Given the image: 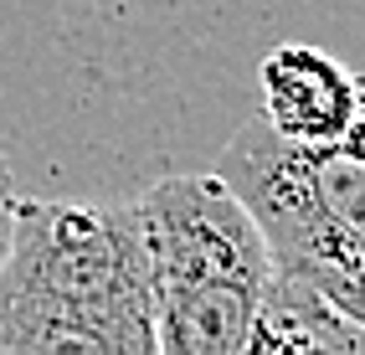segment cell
Returning <instances> with one entry per match:
<instances>
[{
  "label": "cell",
  "mask_w": 365,
  "mask_h": 355,
  "mask_svg": "<svg viewBox=\"0 0 365 355\" xmlns=\"http://www.w3.org/2000/svg\"><path fill=\"white\" fill-rule=\"evenodd\" d=\"M11 206H16V180H11L6 155H0V252H6V237H11Z\"/></svg>",
  "instance_id": "cell-6"
},
{
  "label": "cell",
  "mask_w": 365,
  "mask_h": 355,
  "mask_svg": "<svg viewBox=\"0 0 365 355\" xmlns=\"http://www.w3.org/2000/svg\"><path fill=\"white\" fill-rule=\"evenodd\" d=\"M334 350H365V324L345 319L314 289L278 273L257 319L252 355H334Z\"/></svg>",
  "instance_id": "cell-5"
},
{
  "label": "cell",
  "mask_w": 365,
  "mask_h": 355,
  "mask_svg": "<svg viewBox=\"0 0 365 355\" xmlns=\"http://www.w3.org/2000/svg\"><path fill=\"white\" fill-rule=\"evenodd\" d=\"M150 252L155 350L160 355H252L273 289V257L232 185L206 175H165L134 196Z\"/></svg>",
  "instance_id": "cell-2"
},
{
  "label": "cell",
  "mask_w": 365,
  "mask_h": 355,
  "mask_svg": "<svg viewBox=\"0 0 365 355\" xmlns=\"http://www.w3.org/2000/svg\"><path fill=\"white\" fill-rule=\"evenodd\" d=\"M216 175L247 201L273 268L365 324V150L294 145L257 113L222 145Z\"/></svg>",
  "instance_id": "cell-3"
},
{
  "label": "cell",
  "mask_w": 365,
  "mask_h": 355,
  "mask_svg": "<svg viewBox=\"0 0 365 355\" xmlns=\"http://www.w3.org/2000/svg\"><path fill=\"white\" fill-rule=\"evenodd\" d=\"M0 350L160 355L134 201L16 196L0 252Z\"/></svg>",
  "instance_id": "cell-1"
},
{
  "label": "cell",
  "mask_w": 365,
  "mask_h": 355,
  "mask_svg": "<svg viewBox=\"0 0 365 355\" xmlns=\"http://www.w3.org/2000/svg\"><path fill=\"white\" fill-rule=\"evenodd\" d=\"M262 124L294 145H339L365 118V78L319 46L288 41L257 62Z\"/></svg>",
  "instance_id": "cell-4"
}]
</instances>
